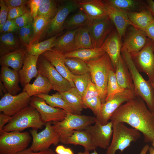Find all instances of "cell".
Wrapping results in <instances>:
<instances>
[{
    "instance_id": "1",
    "label": "cell",
    "mask_w": 154,
    "mask_h": 154,
    "mask_svg": "<svg viewBox=\"0 0 154 154\" xmlns=\"http://www.w3.org/2000/svg\"><path fill=\"white\" fill-rule=\"evenodd\" d=\"M112 123L128 124L141 133L145 142L154 139V113L141 98L135 96L120 106L110 118Z\"/></svg>"
},
{
    "instance_id": "2",
    "label": "cell",
    "mask_w": 154,
    "mask_h": 154,
    "mask_svg": "<svg viewBox=\"0 0 154 154\" xmlns=\"http://www.w3.org/2000/svg\"><path fill=\"white\" fill-rule=\"evenodd\" d=\"M121 52L132 77L135 96L142 99L150 111L154 113V90L151 83L140 74L131 54L125 50Z\"/></svg>"
},
{
    "instance_id": "3",
    "label": "cell",
    "mask_w": 154,
    "mask_h": 154,
    "mask_svg": "<svg viewBox=\"0 0 154 154\" xmlns=\"http://www.w3.org/2000/svg\"><path fill=\"white\" fill-rule=\"evenodd\" d=\"M89 69L91 80L98 91L101 102H105L109 73L114 69L110 58L106 53L96 59L85 61Z\"/></svg>"
},
{
    "instance_id": "4",
    "label": "cell",
    "mask_w": 154,
    "mask_h": 154,
    "mask_svg": "<svg viewBox=\"0 0 154 154\" xmlns=\"http://www.w3.org/2000/svg\"><path fill=\"white\" fill-rule=\"evenodd\" d=\"M96 117L67 113L62 121L52 122V127L60 135V142L67 144L74 131L85 129L95 123Z\"/></svg>"
},
{
    "instance_id": "5",
    "label": "cell",
    "mask_w": 154,
    "mask_h": 154,
    "mask_svg": "<svg viewBox=\"0 0 154 154\" xmlns=\"http://www.w3.org/2000/svg\"><path fill=\"white\" fill-rule=\"evenodd\" d=\"M46 123L42 121L37 110L30 105L12 116L3 130L8 132H20L29 128L37 130L41 129Z\"/></svg>"
},
{
    "instance_id": "6",
    "label": "cell",
    "mask_w": 154,
    "mask_h": 154,
    "mask_svg": "<svg viewBox=\"0 0 154 154\" xmlns=\"http://www.w3.org/2000/svg\"><path fill=\"white\" fill-rule=\"evenodd\" d=\"M113 124V134L111 143L107 148L106 154H115L117 150L121 153L141 137V133L133 128H129L124 123L116 122Z\"/></svg>"
},
{
    "instance_id": "7",
    "label": "cell",
    "mask_w": 154,
    "mask_h": 154,
    "mask_svg": "<svg viewBox=\"0 0 154 154\" xmlns=\"http://www.w3.org/2000/svg\"><path fill=\"white\" fill-rule=\"evenodd\" d=\"M32 139L27 132H6L0 133V154H16L27 148Z\"/></svg>"
},
{
    "instance_id": "8",
    "label": "cell",
    "mask_w": 154,
    "mask_h": 154,
    "mask_svg": "<svg viewBox=\"0 0 154 154\" xmlns=\"http://www.w3.org/2000/svg\"><path fill=\"white\" fill-rule=\"evenodd\" d=\"M37 68L38 73L49 80L52 90L61 93L67 91L72 87L70 82L63 77L42 55L38 58Z\"/></svg>"
},
{
    "instance_id": "9",
    "label": "cell",
    "mask_w": 154,
    "mask_h": 154,
    "mask_svg": "<svg viewBox=\"0 0 154 154\" xmlns=\"http://www.w3.org/2000/svg\"><path fill=\"white\" fill-rule=\"evenodd\" d=\"M45 128L39 132L32 129L29 133L32 137V143L30 149L37 152L49 149L51 145H57L60 142V135L53 128L50 122H47Z\"/></svg>"
},
{
    "instance_id": "10",
    "label": "cell",
    "mask_w": 154,
    "mask_h": 154,
    "mask_svg": "<svg viewBox=\"0 0 154 154\" xmlns=\"http://www.w3.org/2000/svg\"><path fill=\"white\" fill-rule=\"evenodd\" d=\"M94 125L88 126L84 130L89 135L94 149L100 147L106 149L109 146L113 134V124L108 122L104 125L101 124L96 117Z\"/></svg>"
},
{
    "instance_id": "11",
    "label": "cell",
    "mask_w": 154,
    "mask_h": 154,
    "mask_svg": "<svg viewBox=\"0 0 154 154\" xmlns=\"http://www.w3.org/2000/svg\"><path fill=\"white\" fill-rule=\"evenodd\" d=\"M79 8L77 1L67 0L61 4L48 25L45 36L52 37L58 35L63 29L64 22L71 13Z\"/></svg>"
},
{
    "instance_id": "12",
    "label": "cell",
    "mask_w": 154,
    "mask_h": 154,
    "mask_svg": "<svg viewBox=\"0 0 154 154\" xmlns=\"http://www.w3.org/2000/svg\"><path fill=\"white\" fill-rule=\"evenodd\" d=\"M135 96L133 92L127 90L117 94L111 99L102 104L96 119L101 124H106L112 115L120 106Z\"/></svg>"
},
{
    "instance_id": "13",
    "label": "cell",
    "mask_w": 154,
    "mask_h": 154,
    "mask_svg": "<svg viewBox=\"0 0 154 154\" xmlns=\"http://www.w3.org/2000/svg\"><path fill=\"white\" fill-rule=\"evenodd\" d=\"M31 98L24 91L15 95L7 93L0 100V112L12 116L29 106Z\"/></svg>"
},
{
    "instance_id": "14",
    "label": "cell",
    "mask_w": 154,
    "mask_h": 154,
    "mask_svg": "<svg viewBox=\"0 0 154 154\" xmlns=\"http://www.w3.org/2000/svg\"><path fill=\"white\" fill-rule=\"evenodd\" d=\"M30 105L37 110L45 123L62 121L66 116L67 113L64 110L50 106L43 99L37 96L31 97Z\"/></svg>"
},
{
    "instance_id": "15",
    "label": "cell",
    "mask_w": 154,
    "mask_h": 154,
    "mask_svg": "<svg viewBox=\"0 0 154 154\" xmlns=\"http://www.w3.org/2000/svg\"><path fill=\"white\" fill-rule=\"evenodd\" d=\"M153 42H148L139 52L131 54L135 57L140 70L147 75L149 81L154 83V52Z\"/></svg>"
},
{
    "instance_id": "16",
    "label": "cell",
    "mask_w": 154,
    "mask_h": 154,
    "mask_svg": "<svg viewBox=\"0 0 154 154\" xmlns=\"http://www.w3.org/2000/svg\"><path fill=\"white\" fill-rule=\"evenodd\" d=\"M77 2L80 9L88 17L89 23L103 20L108 17L103 1L80 0Z\"/></svg>"
},
{
    "instance_id": "17",
    "label": "cell",
    "mask_w": 154,
    "mask_h": 154,
    "mask_svg": "<svg viewBox=\"0 0 154 154\" xmlns=\"http://www.w3.org/2000/svg\"><path fill=\"white\" fill-rule=\"evenodd\" d=\"M111 20L108 17L104 20L89 23L87 25L93 48H100L112 32Z\"/></svg>"
},
{
    "instance_id": "18",
    "label": "cell",
    "mask_w": 154,
    "mask_h": 154,
    "mask_svg": "<svg viewBox=\"0 0 154 154\" xmlns=\"http://www.w3.org/2000/svg\"><path fill=\"white\" fill-rule=\"evenodd\" d=\"M103 1L108 17L114 24L121 38L124 35L128 26L130 25L137 28L131 22L127 13L117 8L108 0Z\"/></svg>"
},
{
    "instance_id": "19",
    "label": "cell",
    "mask_w": 154,
    "mask_h": 154,
    "mask_svg": "<svg viewBox=\"0 0 154 154\" xmlns=\"http://www.w3.org/2000/svg\"><path fill=\"white\" fill-rule=\"evenodd\" d=\"M132 29L125 39L121 50L131 54L139 52L148 42L145 32L134 27Z\"/></svg>"
},
{
    "instance_id": "20",
    "label": "cell",
    "mask_w": 154,
    "mask_h": 154,
    "mask_svg": "<svg viewBox=\"0 0 154 154\" xmlns=\"http://www.w3.org/2000/svg\"><path fill=\"white\" fill-rule=\"evenodd\" d=\"M120 39L117 32L113 31L100 47L109 56L114 70L121 56Z\"/></svg>"
},
{
    "instance_id": "21",
    "label": "cell",
    "mask_w": 154,
    "mask_h": 154,
    "mask_svg": "<svg viewBox=\"0 0 154 154\" xmlns=\"http://www.w3.org/2000/svg\"><path fill=\"white\" fill-rule=\"evenodd\" d=\"M38 57L26 52L22 68L19 72L20 83L23 87L29 83L33 78L37 76L38 72L37 62Z\"/></svg>"
},
{
    "instance_id": "22",
    "label": "cell",
    "mask_w": 154,
    "mask_h": 154,
    "mask_svg": "<svg viewBox=\"0 0 154 154\" xmlns=\"http://www.w3.org/2000/svg\"><path fill=\"white\" fill-rule=\"evenodd\" d=\"M42 55L50 62L63 77L70 82L72 87H75L72 80V74L65 64L66 57L64 54L52 50L46 51Z\"/></svg>"
},
{
    "instance_id": "23",
    "label": "cell",
    "mask_w": 154,
    "mask_h": 154,
    "mask_svg": "<svg viewBox=\"0 0 154 154\" xmlns=\"http://www.w3.org/2000/svg\"><path fill=\"white\" fill-rule=\"evenodd\" d=\"M0 81L2 82L7 92L15 95L21 90L19 86L20 82L19 73L9 67L1 66Z\"/></svg>"
},
{
    "instance_id": "24",
    "label": "cell",
    "mask_w": 154,
    "mask_h": 154,
    "mask_svg": "<svg viewBox=\"0 0 154 154\" xmlns=\"http://www.w3.org/2000/svg\"><path fill=\"white\" fill-rule=\"evenodd\" d=\"M82 99L84 108L90 109L97 116L100 113L102 103L97 89L91 80Z\"/></svg>"
},
{
    "instance_id": "25",
    "label": "cell",
    "mask_w": 154,
    "mask_h": 154,
    "mask_svg": "<svg viewBox=\"0 0 154 154\" xmlns=\"http://www.w3.org/2000/svg\"><path fill=\"white\" fill-rule=\"evenodd\" d=\"M115 70L116 77L120 87L124 90H130L135 93L131 76L121 55L118 60Z\"/></svg>"
},
{
    "instance_id": "26",
    "label": "cell",
    "mask_w": 154,
    "mask_h": 154,
    "mask_svg": "<svg viewBox=\"0 0 154 154\" xmlns=\"http://www.w3.org/2000/svg\"><path fill=\"white\" fill-rule=\"evenodd\" d=\"M78 29L67 31L63 35L57 37L53 44L52 50L65 54L77 50L75 45L74 38Z\"/></svg>"
},
{
    "instance_id": "27",
    "label": "cell",
    "mask_w": 154,
    "mask_h": 154,
    "mask_svg": "<svg viewBox=\"0 0 154 154\" xmlns=\"http://www.w3.org/2000/svg\"><path fill=\"white\" fill-rule=\"evenodd\" d=\"M51 90V85L48 79L38 73L34 82L26 85L24 87L23 91L31 97L40 94H48Z\"/></svg>"
},
{
    "instance_id": "28",
    "label": "cell",
    "mask_w": 154,
    "mask_h": 154,
    "mask_svg": "<svg viewBox=\"0 0 154 154\" xmlns=\"http://www.w3.org/2000/svg\"><path fill=\"white\" fill-rule=\"evenodd\" d=\"M26 53V50L21 49L7 53L0 57V64L10 67L19 73L22 68Z\"/></svg>"
},
{
    "instance_id": "29",
    "label": "cell",
    "mask_w": 154,
    "mask_h": 154,
    "mask_svg": "<svg viewBox=\"0 0 154 154\" xmlns=\"http://www.w3.org/2000/svg\"><path fill=\"white\" fill-rule=\"evenodd\" d=\"M59 93L62 98L72 109L74 114L80 115L84 108V106L82 97L79 94L76 88L72 87L67 91Z\"/></svg>"
},
{
    "instance_id": "30",
    "label": "cell",
    "mask_w": 154,
    "mask_h": 154,
    "mask_svg": "<svg viewBox=\"0 0 154 154\" xmlns=\"http://www.w3.org/2000/svg\"><path fill=\"white\" fill-rule=\"evenodd\" d=\"M127 13L131 22L137 29L144 32L154 18L148 9L138 12H128Z\"/></svg>"
},
{
    "instance_id": "31",
    "label": "cell",
    "mask_w": 154,
    "mask_h": 154,
    "mask_svg": "<svg viewBox=\"0 0 154 154\" xmlns=\"http://www.w3.org/2000/svg\"><path fill=\"white\" fill-rule=\"evenodd\" d=\"M0 37V56L20 50L17 36L13 33H3Z\"/></svg>"
},
{
    "instance_id": "32",
    "label": "cell",
    "mask_w": 154,
    "mask_h": 154,
    "mask_svg": "<svg viewBox=\"0 0 154 154\" xmlns=\"http://www.w3.org/2000/svg\"><path fill=\"white\" fill-rule=\"evenodd\" d=\"M51 20L43 16H37L32 23L33 34L32 40L29 44L40 42L44 37Z\"/></svg>"
},
{
    "instance_id": "33",
    "label": "cell",
    "mask_w": 154,
    "mask_h": 154,
    "mask_svg": "<svg viewBox=\"0 0 154 154\" xmlns=\"http://www.w3.org/2000/svg\"><path fill=\"white\" fill-rule=\"evenodd\" d=\"M106 53L100 47L78 49L66 53L64 55L66 58H76L86 61L100 57Z\"/></svg>"
},
{
    "instance_id": "34",
    "label": "cell",
    "mask_w": 154,
    "mask_h": 154,
    "mask_svg": "<svg viewBox=\"0 0 154 154\" xmlns=\"http://www.w3.org/2000/svg\"><path fill=\"white\" fill-rule=\"evenodd\" d=\"M67 144L81 145L84 147L85 150L89 151L95 150L89 135L84 129L74 131L68 138Z\"/></svg>"
},
{
    "instance_id": "35",
    "label": "cell",
    "mask_w": 154,
    "mask_h": 154,
    "mask_svg": "<svg viewBox=\"0 0 154 154\" xmlns=\"http://www.w3.org/2000/svg\"><path fill=\"white\" fill-rule=\"evenodd\" d=\"M87 16L80 9L66 19L63 29L68 31L76 30L81 27L87 25L89 23Z\"/></svg>"
},
{
    "instance_id": "36",
    "label": "cell",
    "mask_w": 154,
    "mask_h": 154,
    "mask_svg": "<svg viewBox=\"0 0 154 154\" xmlns=\"http://www.w3.org/2000/svg\"><path fill=\"white\" fill-rule=\"evenodd\" d=\"M58 35L42 42L25 46L26 52L31 55L39 56L46 51L52 50L53 44Z\"/></svg>"
},
{
    "instance_id": "37",
    "label": "cell",
    "mask_w": 154,
    "mask_h": 154,
    "mask_svg": "<svg viewBox=\"0 0 154 154\" xmlns=\"http://www.w3.org/2000/svg\"><path fill=\"white\" fill-rule=\"evenodd\" d=\"M35 96L43 99L47 104L52 107L62 109L67 113L74 114L72 109L58 92L51 95L40 94Z\"/></svg>"
},
{
    "instance_id": "38",
    "label": "cell",
    "mask_w": 154,
    "mask_h": 154,
    "mask_svg": "<svg viewBox=\"0 0 154 154\" xmlns=\"http://www.w3.org/2000/svg\"><path fill=\"white\" fill-rule=\"evenodd\" d=\"M74 43L76 49L93 48L87 25L79 28L76 33Z\"/></svg>"
},
{
    "instance_id": "39",
    "label": "cell",
    "mask_w": 154,
    "mask_h": 154,
    "mask_svg": "<svg viewBox=\"0 0 154 154\" xmlns=\"http://www.w3.org/2000/svg\"><path fill=\"white\" fill-rule=\"evenodd\" d=\"M66 65L73 74L80 75L89 73V69L86 62L76 58H66Z\"/></svg>"
},
{
    "instance_id": "40",
    "label": "cell",
    "mask_w": 154,
    "mask_h": 154,
    "mask_svg": "<svg viewBox=\"0 0 154 154\" xmlns=\"http://www.w3.org/2000/svg\"><path fill=\"white\" fill-rule=\"evenodd\" d=\"M54 0H42L38 16H43L51 20L56 14L60 5Z\"/></svg>"
},
{
    "instance_id": "41",
    "label": "cell",
    "mask_w": 154,
    "mask_h": 154,
    "mask_svg": "<svg viewBox=\"0 0 154 154\" xmlns=\"http://www.w3.org/2000/svg\"><path fill=\"white\" fill-rule=\"evenodd\" d=\"M114 70V69L111 70L109 73L105 102L111 99L116 94L125 90L118 84Z\"/></svg>"
},
{
    "instance_id": "42",
    "label": "cell",
    "mask_w": 154,
    "mask_h": 154,
    "mask_svg": "<svg viewBox=\"0 0 154 154\" xmlns=\"http://www.w3.org/2000/svg\"><path fill=\"white\" fill-rule=\"evenodd\" d=\"M72 78L75 88L79 94L82 97L91 80L90 73L80 75H76L72 74Z\"/></svg>"
},
{
    "instance_id": "43",
    "label": "cell",
    "mask_w": 154,
    "mask_h": 154,
    "mask_svg": "<svg viewBox=\"0 0 154 154\" xmlns=\"http://www.w3.org/2000/svg\"><path fill=\"white\" fill-rule=\"evenodd\" d=\"M112 5L126 13L133 12L139 5L137 1L134 0H108Z\"/></svg>"
},
{
    "instance_id": "44",
    "label": "cell",
    "mask_w": 154,
    "mask_h": 154,
    "mask_svg": "<svg viewBox=\"0 0 154 154\" xmlns=\"http://www.w3.org/2000/svg\"><path fill=\"white\" fill-rule=\"evenodd\" d=\"M32 23L19 28L18 30L19 38L25 46L29 44L32 39L33 34Z\"/></svg>"
},
{
    "instance_id": "45",
    "label": "cell",
    "mask_w": 154,
    "mask_h": 154,
    "mask_svg": "<svg viewBox=\"0 0 154 154\" xmlns=\"http://www.w3.org/2000/svg\"><path fill=\"white\" fill-rule=\"evenodd\" d=\"M29 11L25 5L11 9L9 10L7 19L15 20Z\"/></svg>"
},
{
    "instance_id": "46",
    "label": "cell",
    "mask_w": 154,
    "mask_h": 154,
    "mask_svg": "<svg viewBox=\"0 0 154 154\" xmlns=\"http://www.w3.org/2000/svg\"><path fill=\"white\" fill-rule=\"evenodd\" d=\"M14 20L17 25L20 28L32 23L34 19L29 11Z\"/></svg>"
},
{
    "instance_id": "47",
    "label": "cell",
    "mask_w": 154,
    "mask_h": 154,
    "mask_svg": "<svg viewBox=\"0 0 154 154\" xmlns=\"http://www.w3.org/2000/svg\"><path fill=\"white\" fill-rule=\"evenodd\" d=\"M19 28L15 22L14 20L7 19L1 28L0 33H14L19 30Z\"/></svg>"
},
{
    "instance_id": "48",
    "label": "cell",
    "mask_w": 154,
    "mask_h": 154,
    "mask_svg": "<svg viewBox=\"0 0 154 154\" xmlns=\"http://www.w3.org/2000/svg\"><path fill=\"white\" fill-rule=\"evenodd\" d=\"M0 29L7 19L9 9L4 0H0Z\"/></svg>"
},
{
    "instance_id": "49",
    "label": "cell",
    "mask_w": 154,
    "mask_h": 154,
    "mask_svg": "<svg viewBox=\"0 0 154 154\" xmlns=\"http://www.w3.org/2000/svg\"><path fill=\"white\" fill-rule=\"evenodd\" d=\"M42 1V0H29L28 4L33 19L38 16V11Z\"/></svg>"
},
{
    "instance_id": "50",
    "label": "cell",
    "mask_w": 154,
    "mask_h": 154,
    "mask_svg": "<svg viewBox=\"0 0 154 154\" xmlns=\"http://www.w3.org/2000/svg\"><path fill=\"white\" fill-rule=\"evenodd\" d=\"M9 10L11 9L25 5L28 4V0H4Z\"/></svg>"
},
{
    "instance_id": "51",
    "label": "cell",
    "mask_w": 154,
    "mask_h": 154,
    "mask_svg": "<svg viewBox=\"0 0 154 154\" xmlns=\"http://www.w3.org/2000/svg\"><path fill=\"white\" fill-rule=\"evenodd\" d=\"M16 154H56V153L50 149L45 151L35 152L32 151L29 147Z\"/></svg>"
},
{
    "instance_id": "52",
    "label": "cell",
    "mask_w": 154,
    "mask_h": 154,
    "mask_svg": "<svg viewBox=\"0 0 154 154\" xmlns=\"http://www.w3.org/2000/svg\"><path fill=\"white\" fill-rule=\"evenodd\" d=\"M12 116L5 114L3 113L0 114V133L3 131L4 127L11 120Z\"/></svg>"
},
{
    "instance_id": "53",
    "label": "cell",
    "mask_w": 154,
    "mask_h": 154,
    "mask_svg": "<svg viewBox=\"0 0 154 154\" xmlns=\"http://www.w3.org/2000/svg\"><path fill=\"white\" fill-rule=\"evenodd\" d=\"M57 154H74L70 148H67L62 145L57 146L55 150Z\"/></svg>"
},
{
    "instance_id": "54",
    "label": "cell",
    "mask_w": 154,
    "mask_h": 154,
    "mask_svg": "<svg viewBox=\"0 0 154 154\" xmlns=\"http://www.w3.org/2000/svg\"><path fill=\"white\" fill-rule=\"evenodd\" d=\"M145 32L147 37L151 39L154 43V18L146 29Z\"/></svg>"
},
{
    "instance_id": "55",
    "label": "cell",
    "mask_w": 154,
    "mask_h": 154,
    "mask_svg": "<svg viewBox=\"0 0 154 154\" xmlns=\"http://www.w3.org/2000/svg\"><path fill=\"white\" fill-rule=\"evenodd\" d=\"M147 4V7L152 15L154 16V1L148 0L146 1Z\"/></svg>"
},
{
    "instance_id": "56",
    "label": "cell",
    "mask_w": 154,
    "mask_h": 154,
    "mask_svg": "<svg viewBox=\"0 0 154 154\" xmlns=\"http://www.w3.org/2000/svg\"><path fill=\"white\" fill-rule=\"evenodd\" d=\"M149 147L148 144L145 145L142 148L139 154H146Z\"/></svg>"
},
{
    "instance_id": "57",
    "label": "cell",
    "mask_w": 154,
    "mask_h": 154,
    "mask_svg": "<svg viewBox=\"0 0 154 154\" xmlns=\"http://www.w3.org/2000/svg\"><path fill=\"white\" fill-rule=\"evenodd\" d=\"M89 151L88 150H85L84 152H79L77 154H98L95 150H94V151L91 153H90Z\"/></svg>"
},
{
    "instance_id": "58",
    "label": "cell",
    "mask_w": 154,
    "mask_h": 154,
    "mask_svg": "<svg viewBox=\"0 0 154 154\" xmlns=\"http://www.w3.org/2000/svg\"><path fill=\"white\" fill-rule=\"evenodd\" d=\"M149 154H154V150L152 147H150L149 150Z\"/></svg>"
},
{
    "instance_id": "59",
    "label": "cell",
    "mask_w": 154,
    "mask_h": 154,
    "mask_svg": "<svg viewBox=\"0 0 154 154\" xmlns=\"http://www.w3.org/2000/svg\"><path fill=\"white\" fill-rule=\"evenodd\" d=\"M152 146H153V149H154V139L153 140V141L152 142Z\"/></svg>"
},
{
    "instance_id": "60",
    "label": "cell",
    "mask_w": 154,
    "mask_h": 154,
    "mask_svg": "<svg viewBox=\"0 0 154 154\" xmlns=\"http://www.w3.org/2000/svg\"><path fill=\"white\" fill-rule=\"evenodd\" d=\"M151 84H152V85L153 87V88L154 89V83H151Z\"/></svg>"
},
{
    "instance_id": "61",
    "label": "cell",
    "mask_w": 154,
    "mask_h": 154,
    "mask_svg": "<svg viewBox=\"0 0 154 154\" xmlns=\"http://www.w3.org/2000/svg\"><path fill=\"white\" fill-rule=\"evenodd\" d=\"M153 50H154V46H153Z\"/></svg>"
},
{
    "instance_id": "62",
    "label": "cell",
    "mask_w": 154,
    "mask_h": 154,
    "mask_svg": "<svg viewBox=\"0 0 154 154\" xmlns=\"http://www.w3.org/2000/svg\"></svg>"
}]
</instances>
